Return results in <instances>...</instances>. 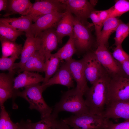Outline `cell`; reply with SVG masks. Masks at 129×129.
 Returning a JSON list of instances; mask_svg holds the SVG:
<instances>
[{"label": "cell", "instance_id": "29", "mask_svg": "<svg viewBox=\"0 0 129 129\" xmlns=\"http://www.w3.org/2000/svg\"><path fill=\"white\" fill-rule=\"evenodd\" d=\"M111 8V10L108 18L120 16L129 11V1L125 0H117Z\"/></svg>", "mask_w": 129, "mask_h": 129}, {"label": "cell", "instance_id": "1", "mask_svg": "<svg viewBox=\"0 0 129 129\" xmlns=\"http://www.w3.org/2000/svg\"><path fill=\"white\" fill-rule=\"evenodd\" d=\"M110 77L107 73L92 85L85 94V103L90 113L103 115Z\"/></svg>", "mask_w": 129, "mask_h": 129}, {"label": "cell", "instance_id": "38", "mask_svg": "<svg viewBox=\"0 0 129 129\" xmlns=\"http://www.w3.org/2000/svg\"><path fill=\"white\" fill-rule=\"evenodd\" d=\"M9 0H0V11L7 10Z\"/></svg>", "mask_w": 129, "mask_h": 129}, {"label": "cell", "instance_id": "8", "mask_svg": "<svg viewBox=\"0 0 129 129\" xmlns=\"http://www.w3.org/2000/svg\"><path fill=\"white\" fill-rule=\"evenodd\" d=\"M66 11L65 5L57 0H37L33 3L28 14L35 22L39 17L54 12H64Z\"/></svg>", "mask_w": 129, "mask_h": 129}, {"label": "cell", "instance_id": "34", "mask_svg": "<svg viewBox=\"0 0 129 129\" xmlns=\"http://www.w3.org/2000/svg\"><path fill=\"white\" fill-rule=\"evenodd\" d=\"M89 18L91 20L94 26L97 38L101 32L103 26V24L96 12V10H95L91 12Z\"/></svg>", "mask_w": 129, "mask_h": 129}, {"label": "cell", "instance_id": "14", "mask_svg": "<svg viewBox=\"0 0 129 129\" xmlns=\"http://www.w3.org/2000/svg\"><path fill=\"white\" fill-rule=\"evenodd\" d=\"M15 72L0 74V106H4L8 99L17 96V91L14 87Z\"/></svg>", "mask_w": 129, "mask_h": 129}, {"label": "cell", "instance_id": "10", "mask_svg": "<svg viewBox=\"0 0 129 129\" xmlns=\"http://www.w3.org/2000/svg\"><path fill=\"white\" fill-rule=\"evenodd\" d=\"M65 5L66 10L72 14L82 24L89 27L91 26L87 21L91 12L95 10L94 6L86 0H60Z\"/></svg>", "mask_w": 129, "mask_h": 129}, {"label": "cell", "instance_id": "31", "mask_svg": "<svg viewBox=\"0 0 129 129\" xmlns=\"http://www.w3.org/2000/svg\"><path fill=\"white\" fill-rule=\"evenodd\" d=\"M17 125L11 120L4 106L0 107V129H16Z\"/></svg>", "mask_w": 129, "mask_h": 129}, {"label": "cell", "instance_id": "25", "mask_svg": "<svg viewBox=\"0 0 129 129\" xmlns=\"http://www.w3.org/2000/svg\"><path fill=\"white\" fill-rule=\"evenodd\" d=\"M1 47L2 57H18L21 54L23 47L15 42L0 40Z\"/></svg>", "mask_w": 129, "mask_h": 129}, {"label": "cell", "instance_id": "40", "mask_svg": "<svg viewBox=\"0 0 129 129\" xmlns=\"http://www.w3.org/2000/svg\"><path fill=\"white\" fill-rule=\"evenodd\" d=\"M16 129H29L27 121L18 123V125Z\"/></svg>", "mask_w": 129, "mask_h": 129}, {"label": "cell", "instance_id": "19", "mask_svg": "<svg viewBox=\"0 0 129 129\" xmlns=\"http://www.w3.org/2000/svg\"><path fill=\"white\" fill-rule=\"evenodd\" d=\"M33 22L27 16L16 18L4 17L0 19V23L16 30L24 32L26 37L31 36V29Z\"/></svg>", "mask_w": 129, "mask_h": 129}, {"label": "cell", "instance_id": "5", "mask_svg": "<svg viewBox=\"0 0 129 129\" xmlns=\"http://www.w3.org/2000/svg\"><path fill=\"white\" fill-rule=\"evenodd\" d=\"M129 99V77H111L108 85L106 105Z\"/></svg>", "mask_w": 129, "mask_h": 129}, {"label": "cell", "instance_id": "7", "mask_svg": "<svg viewBox=\"0 0 129 129\" xmlns=\"http://www.w3.org/2000/svg\"><path fill=\"white\" fill-rule=\"evenodd\" d=\"M89 28L74 16L73 38L77 52L86 53L92 47L93 39Z\"/></svg>", "mask_w": 129, "mask_h": 129}, {"label": "cell", "instance_id": "26", "mask_svg": "<svg viewBox=\"0 0 129 129\" xmlns=\"http://www.w3.org/2000/svg\"><path fill=\"white\" fill-rule=\"evenodd\" d=\"M73 37V36L69 37L66 43L54 53L61 61L64 60L66 61L72 59L73 55L77 52Z\"/></svg>", "mask_w": 129, "mask_h": 129}, {"label": "cell", "instance_id": "16", "mask_svg": "<svg viewBox=\"0 0 129 129\" xmlns=\"http://www.w3.org/2000/svg\"><path fill=\"white\" fill-rule=\"evenodd\" d=\"M73 78L66 62L63 63L54 75L43 85L45 89L55 84L65 86L69 88L74 87Z\"/></svg>", "mask_w": 129, "mask_h": 129}, {"label": "cell", "instance_id": "33", "mask_svg": "<svg viewBox=\"0 0 129 129\" xmlns=\"http://www.w3.org/2000/svg\"><path fill=\"white\" fill-rule=\"evenodd\" d=\"M112 54L114 58L121 63L125 61H129V54L123 50L122 45L114 48Z\"/></svg>", "mask_w": 129, "mask_h": 129}, {"label": "cell", "instance_id": "13", "mask_svg": "<svg viewBox=\"0 0 129 129\" xmlns=\"http://www.w3.org/2000/svg\"><path fill=\"white\" fill-rule=\"evenodd\" d=\"M65 62L76 82L75 88L84 95L89 88L87 85L82 59L76 60L72 59Z\"/></svg>", "mask_w": 129, "mask_h": 129}, {"label": "cell", "instance_id": "30", "mask_svg": "<svg viewBox=\"0 0 129 129\" xmlns=\"http://www.w3.org/2000/svg\"><path fill=\"white\" fill-rule=\"evenodd\" d=\"M115 32L114 45L116 46L121 45L129 34V23H125L122 22L118 26Z\"/></svg>", "mask_w": 129, "mask_h": 129}, {"label": "cell", "instance_id": "36", "mask_svg": "<svg viewBox=\"0 0 129 129\" xmlns=\"http://www.w3.org/2000/svg\"><path fill=\"white\" fill-rule=\"evenodd\" d=\"M111 10V7L104 10L96 11V12L103 25L105 21L108 18Z\"/></svg>", "mask_w": 129, "mask_h": 129}, {"label": "cell", "instance_id": "18", "mask_svg": "<svg viewBox=\"0 0 129 129\" xmlns=\"http://www.w3.org/2000/svg\"><path fill=\"white\" fill-rule=\"evenodd\" d=\"M39 41L37 37H27L21 53L20 61L14 64L13 70H17L22 67L30 57L39 50Z\"/></svg>", "mask_w": 129, "mask_h": 129}, {"label": "cell", "instance_id": "32", "mask_svg": "<svg viewBox=\"0 0 129 129\" xmlns=\"http://www.w3.org/2000/svg\"><path fill=\"white\" fill-rule=\"evenodd\" d=\"M19 59L17 56L6 57H2L0 58V70L2 71H8L9 72H15L13 69L15 62Z\"/></svg>", "mask_w": 129, "mask_h": 129}, {"label": "cell", "instance_id": "12", "mask_svg": "<svg viewBox=\"0 0 129 129\" xmlns=\"http://www.w3.org/2000/svg\"><path fill=\"white\" fill-rule=\"evenodd\" d=\"M37 37L40 42L38 51L46 59L50 57L51 52L57 48L59 43L55 28H52L42 31Z\"/></svg>", "mask_w": 129, "mask_h": 129}, {"label": "cell", "instance_id": "3", "mask_svg": "<svg viewBox=\"0 0 129 129\" xmlns=\"http://www.w3.org/2000/svg\"><path fill=\"white\" fill-rule=\"evenodd\" d=\"M45 89L42 84L39 83L26 87L22 91H17L16 93L17 96L23 98L28 102L30 109L36 110L40 113L41 118L50 115L53 111L43 97Z\"/></svg>", "mask_w": 129, "mask_h": 129}, {"label": "cell", "instance_id": "4", "mask_svg": "<svg viewBox=\"0 0 129 129\" xmlns=\"http://www.w3.org/2000/svg\"><path fill=\"white\" fill-rule=\"evenodd\" d=\"M70 127L76 129H107L111 121L103 115L90 113L72 115L62 119Z\"/></svg>", "mask_w": 129, "mask_h": 129}, {"label": "cell", "instance_id": "21", "mask_svg": "<svg viewBox=\"0 0 129 129\" xmlns=\"http://www.w3.org/2000/svg\"><path fill=\"white\" fill-rule=\"evenodd\" d=\"M122 21L117 17H110L107 19L103 25V28L97 38V46L104 45L107 47L109 38L115 31Z\"/></svg>", "mask_w": 129, "mask_h": 129}, {"label": "cell", "instance_id": "2", "mask_svg": "<svg viewBox=\"0 0 129 129\" xmlns=\"http://www.w3.org/2000/svg\"><path fill=\"white\" fill-rule=\"evenodd\" d=\"M84 95L76 88L65 92L55 105L52 115L57 118L59 113L62 111L69 112L76 116L89 113Z\"/></svg>", "mask_w": 129, "mask_h": 129}, {"label": "cell", "instance_id": "22", "mask_svg": "<svg viewBox=\"0 0 129 129\" xmlns=\"http://www.w3.org/2000/svg\"><path fill=\"white\" fill-rule=\"evenodd\" d=\"M45 60L39 51H37L30 57L22 67L17 70V72H44Z\"/></svg>", "mask_w": 129, "mask_h": 129}, {"label": "cell", "instance_id": "27", "mask_svg": "<svg viewBox=\"0 0 129 129\" xmlns=\"http://www.w3.org/2000/svg\"><path fill=\"white\" fill-rule=\"evenodd\" d=\"M57 118L51 114L41 118L39 121L33 123L27 120L29 129H56Z\"/></svg>", "mask_w": 129, "mask_h": 129}, {"label": "cell", "instance_id": "37", "mask_svg": "<svg viewBox=\"0 0 129 129\" xmlns=\"http://www.w3.org/2000/svg\"><path fill=\"white\" fill-rule=\"evenodd\" d=\"M70 127L65 123L62 120L56 121V129H76L74 128H71Z\"/></svg>", "mask_w": 129, "mask_h": 129}, {"label": "cell", "instance_id": "20", "mask_svg": "<svg viewBox=\"0 0 129 129\" xmlns=\"http://www.w3.org/2000/svg\"><path fill=\"white\" fill-rule=\"evenodd\" d=\"M44 77L38 73L24 71L14 78V87L17 90L43 82Z\"/></svg>", "mask_w": 129, "mask_h": 129}, {"label": "cell", "instance_id": "11", "mask_svg": "<svg viewBox=\"0 0 129 129\" xmlns=\"http://www.w3.org/2000/svg\"><path fill=\"white\" fill-rule=\"evenodd\" d=\"M64 12H54L39 17L32 25L31 36L36 37L42 31L52 28H55Z\"/></svg>", "mask_w": 129, "mask_h": 129}, {"label": "cell", "instance_id": "28", "mask_svg": "<svg viewBox=\"0 0 129 129\" xmlns=\"http://www.w3.org/2000/svg\"><path fill=\"white\" fill-rule=\"evenodd\" d=\"M24 34V32L15 30L0 23V40L15 42L17 38Z\"/></svg>", "mask_w": 129, "mask_h": 129}, {"label": "cell", "instance_id": "6", "mask_svg": "<svg viewBox=\"0 0 129 129\" xmlns=\"http://www.w3.org/2000/svg\"><path fill=\"white\" fill-rule=\"evenodd\" d=\"M94 52L99 61L111 77L118 76L129 77L124 71L121 64L114 58L106 46H98Z\"/></svg>", "mask_w": 129, "mask_h": 129}, {"label": "cell", "instance_id": "17", "mask_svg": "<svg viewBox=\"0 0 129 129\" xmlns=\"http://www.w3.org/2000/svg\"><path fill=\"white\" fill-rule=\"evenodd\" d=\"M74 26V16L71 13L66 11L55 28L59 43H62V39L65 36H73Z\"/></svg>", "mask_w": 129, "mask_h": 129}, {"label": "cell", "instance_id": "24", "mask_svg": "<svg viewBox=\"0 0 129 129\" xmlns=\"http://www.w3.org/2000/svg\"><path fill=\"white\" fill-rule=\"evenodd\" d=\"M61 61L55 54H51L50 57L46 59L44 72L45 76L42 85L45 84L55 74L59 69Z\"/></svg>", "mask_w": 129, "mask_h": 129}, {"label": "cell", "instance_id": "35", "mask_svg": "<svg viewBox=\"0 0 129 129\" xmlns=\"http://www.w3.org/2000/svg\"><path fill=\"white\" fill-rule=\"evenodd\" d=\"M107 129H129V120L118 123H114L111 121Z\"/></svg>", "mask_w": 129, "mask_h": 129}, {"label": "cell", "instance_id": "39", "mask_svg": "<svg viewBox=\"0 0 129 129\" xmlns=\"http://www.w3.org/2000/svg\"><path fill=\"white\" fill-rule=\"evenodd\" d=\"M121 64L124 71L129 76V61H125Z\"/></svg>", "mask_w": 129, "mask_h": 129}, {"label": "cell", "instance_id": "15", "mask_svg": "<svg viewBox=\"0 0 129 129\" xmlns=\"http://www.w3.org/2000/svg\"><path fill=\"white\" fill-rule=\"evenodd\" d=\"M103 116L108 119L129 120V99L107 105Z\"/></svg>", "mask_w": 129, "mask_h": 129}, {"label": "cell", "instance_id": "23", "mask_svg": "<svg viewBox=\"0 0 129 129\" xmlns=\"http://www.w3.org/2000/svg\"><path fill=\"white\" fill-rule=\"evenodd\" d=\"M32 4L29 0H10L6 12L3 15L4 17L10 15L19 14L27 15L30 11Z\"/></svg>", "mask_w": 129, "mask_h": 129}, {"label": "cell", "instance_id": "9", "mask_svg": "<svg viewBox=\"0 0 129 129\" xmlns=\"http://www.w3.org/2000/svg\"><path fill=\"white\" fill-rule=\"evenodd\" d=\"M82 59L86 78L92 85L107 73L98 59L94 51L86 53Z\"/></svg>", "mask_w": 129, "mask_h": 129}]
</instances>
